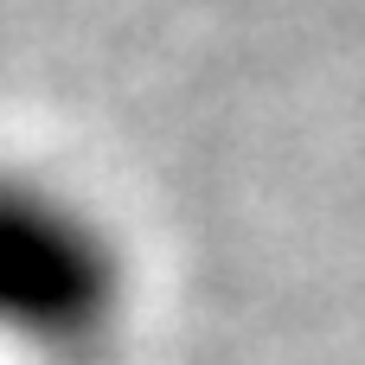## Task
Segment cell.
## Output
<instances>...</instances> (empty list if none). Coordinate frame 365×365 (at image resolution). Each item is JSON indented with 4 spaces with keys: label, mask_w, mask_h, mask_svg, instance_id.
Returning a JSON list of instances; mask_svg holds the SVG:
<instances>
[{
    "label": "cell",
    "mask_w": 365,
    "mask_h": 365,
    "mask_svg": "<svg viewBox=\"0 0 365 365\" xmlns=\"http://www.w3.org/2000/svg\"><path fill=\"white\" fill-rule=\"evenodd\" d=\"M135 295L128 244L71 180L0 160V346L26 359H90Z\"/></svg>",
    "instance_id": "obj_1"
}]
</instances>
